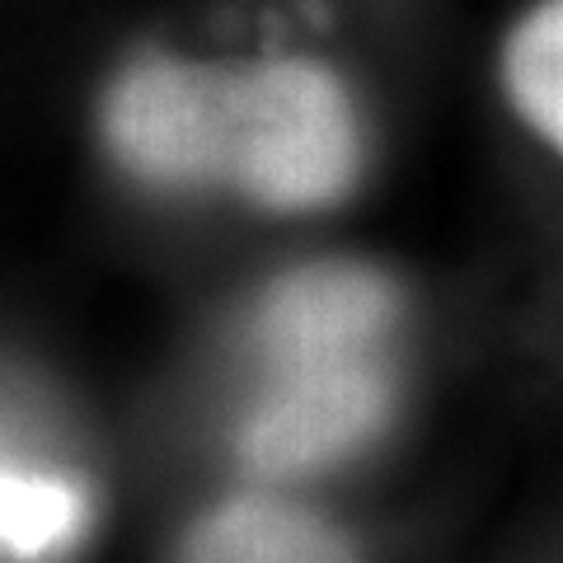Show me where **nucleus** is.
Returning <instances> with one entry per match:
<instances>
[{"label": "nucleus", "mask_w": 563, "mask_h": 563, "mask_svg": "<svg viewBox=\"0 0 563 563\" xmlns=\"http://www.w3.org/2000/svg\"><path fill=\"white\" fill-rule=\"evenodd\" d=\"M498 85L521 128L563 161V0L517 14L498 52Z\"/></svg>", "instance_id": "nucleus-5"}, {"label": "nucleus", "mask_w": 563, "mask_h": 563, "mask_svg": "<svg viewBox=\"0 0 563 563\" xmlns=\"http://www.w3.org/2000/svg\"><path fill=\"white\" fill-rule=\"evenodd\" d=\"M179 563H362V554L310 507L240 493L188 526Z\"/></svg>", "instance_id": "nucleus-3"}, {"label": "nucleus", "mask_w": 563, "mask_h": 563, "mask_svg": "<svg viewBox=\"0 0 563 563\" xmlns=\"http://www.w3.org/2000/svg\"><path fill=\"white\" fill-rule=\"evenodd\" d=\"M109 155L151 188L231 192L310 217L362 184L366 141L339 70L310 57L188 62L141 52L99 103Z\"/></svg>", "instance_id": "nucleus-1"}, {"label": "nucleus", "mask_w": 563, "mask_h": 563, "mask_svg": "<svg viewBox=\"0 0 563 563\" xmlns=\"http://www.w3.org/2000/svg\"><path fill=\"white\" fill-rule=\"evenodd\" d=\"M85 526H90V498L76 474L0 437V554H62L85 536Z\"/></svg>", "instance_id": "nucleus-4"}, {"label": "nucleus", "mask_w": 563, "mask_h": 563, "mask_svg": "<svg viewBox=\"0 0 563 563\" xmlns=\"http://www.w3.org/2000/svg\"><path fill=\"white\" fill-rule=\"evenodd\" d=\"M399 329L404 296L372 263L324 258L268 282L250 320L244 465L287 484L362 455L399 409Z\"/></svg>", "instance_id": "nucleus-2"}]
</instances>
